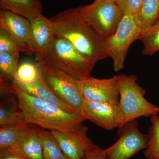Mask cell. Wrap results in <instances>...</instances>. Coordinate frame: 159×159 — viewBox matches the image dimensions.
<instances>
[{"label":"cell","instance_id":"obj_9","mask_svg":"<svg viewBox=\"0 0 159 159\" xmlns=\"http://www.w3.org/2000/svg\"><path fill=\"white\" fill-rule=\"evenodd\" d=\"M80 85L84 100L96 103L119 104V75L105 79L90 76L80 80Z\"/></svg>","mask_w":159,"mask_h":159},{"label":"cell","instance_id":"obj_28","mask_svg":"<svg viewBox=\"0 0 159 159\" xmlns=\"http://www.w3.org/2000/svg\"><path fill=\"white\" fill-rule=\"evenodd\" d=\"M0 159H24L10 149L0 150Z\"/></svg>","mask_w":159,"mask_h":159},{"label":"cell","instance_id":"obj_10","mask_svg":"<svg viewBox=\"0 0 159 159\" xmlns=\"http://www.w3.org/2000/svg\"><path fill=\"white\" fill-rule=\"evenodd\" d=\"M88 128L85 125L77 131L61 132L51 130L62 150L69 159H84L97 147L88 137Z\"/></svg>","mask_w":159,"mask_h":159},{"label":"cell","instance_id":"obj_23","mask_svg":"<svg viewBox=\"0 0 159 159\" xmlns=\"http://www.w3.org/2000/svg\"><path fill=\"white\" fill-rule=\"evenodd\" d=\"M40 77L37 64L24 61L18 67L13 82L16 84L28 85L35 82Z\"/></svg>","mask_w":159,"mask_h":159},{"label":"cell","instance_id":"obj_19","mask_svg":"<svg viewBox=\"0 0 159 159\" xmlns=\"http://www.w3.org/2000/svg\"><path fill=\"white\" fill-rule=\"evenodd\" d=\"M37 134L42 146L44 159H69L51 131L39 127Z\"/></svg>","mask_w":159,"mask_h":159},{"label":"cell","instance_id":"obj_1","mask_svg":"<svg viewBox=\"0 0 159 159\" xmlns=\"http://www.w3.org/2000/svg\"><path fill=\"white\" fill-rule=\"evenodd\" d=\"M49 19L55 34L70 43L86 59L96 63L108 57L106 40L78 7L64 10Z\"/></svg>","mask_w":159,"mask_h":159},{"label":"cell","instance_id":"obj_13","mask_svg":"<svg viewBox=\"0 0 159 159\" xmlns=\"http://www.w3.org/2000/svg\"><path fill=\"white\" fill-rule=\"evenodd\" d=\"M30 22L31 49L38 61L43 58L51 46L55 37V31L49 19L42 14Z\"/></svg>","mask_w":159,"mask_h":159},{"label":"cell","instance_id":"obj_11","mask_svg":"<svg viewBox=\"0 0 159 159\" xmlns=\"http://www.w3.org/2000/svg\"><path fill=\"white\" fill-rule=\"evenodd\" d=\"M0 29L6 31L27 54L33 53L31 44V22L6 10H0Z\"/></svg>","mask_w":159,"mask_h":159},{"label":"cell","instance_id":"obj_3","mask_svg":"<svg viewBox=\"0 0 159 159\" xmlns=\"http://www.w3.org/2000/svg\"><path fill=\"white\" fill-rule=\"evenodd\" d=\"M119 76L118 128L140 117L159 115V106L152 104L145 99L146 92L137 82L138 77L135 75L119 74Z\"/></svg>","mask_w":159,"mask_h":159},{"label":"cell","instance_id":"obj_16","mask_svg":"<svg viewBox=\"0 0 159 159\" xmlns=\"http://www.w3.org/2000/svg\"><path fill=\"white\" fill-rule=\"evenodd\" d=\"M42 7L39 0H0L1 10L11 11L30 21L42 14Z\"/></svg>","mask_w":159,"mask_h":159},{"label":"cell","instance_id":"obj_4","mask_svg":"<svg viewBox=\"0 0 159 159\" xmlns=\"http://www.w3.org/2000/svg\"><path fill=\"white\" fill-rule=\"evenodd\" d=\"M36 64L42 77L53 93L74 111L81 114L84 99L80 81L48 61H39Z\"/></svg>","mask_w":159,"mask_h":159},{"label":"cell","instance_id":"obj_12","mask_svg":"<svg viewBox=\"0 0 159 159\" xmlns=\"http://www.w3.org/2000/svg\"><path fill=\"white\" fill-rule=\"evenodd\" d=\"M81 114L86 119L106 130L118 128L119 115L116 104L84 100Z\"/></svg>","mask_w":159,"mask_h":159},{"label":"cell","instance_id":"obj_20","mask_svg":"<svg viewBox=\"0 0 159 159\" xmlns=\"http://www.w3.org/2000/svg\"><path fill=\"white\" fill-rule=\"evenodd\" d=\"M34 124L24 123L13 126H1L0 150L11 148Z\"/></svg>","mask_w":159,"mask_h":159},{"label":"cell","instance_id":"obj_17","mask_svg":"<svg viewBox=\"0 0 159 159\" xmlns=\"http://www.w3.org/2000/svg\"><path fill=\"white\" fill-rule=\"evenodd\" d=\"M15 84L19 89L26 93L37 97L45 102L56 106L67 111L70 112H74L70 107L61 101L53 93V92L49 88L48 86L47 85L45 81L43 79L41 75V77L37 81L31 84L23 85Z\"/></svg>","mask_w":159,"mask_h":159},{"label":"cell","instance_id":"obj_24","mask_svg":"<svg viewBox=\"0 0 159 159\" xmlns=\"http://www.w3.org/2000/svg\"><path fill=\"white\" fill-rule=\"evenodd\" d=\"M19 53H0V77L13 81L18 68Z\"/></svg>","mask_w":159,"mask_h":159},{"label":"cell","instance_id":"obj_15","mask_svg":"<svg viewBox=\"0 0 159 159\" xmlns=\"http://www.w3.org/2000/svg\"><path fill=\"white\" fill-rule=\"evenodd\" d=\"M26 123L16 97L11 93L1 95L0 125L13 126Z\"/></svg>","mask_w":159,"mask_h":159},{"label":"cell","instance_id":"obj_22","mask_svg":"<svg viewBox=\"0 0 159 159\" xmlns=\"http://www.w3.org/2000/svg\"><path fill=\"white\" fill-rule=\"evenodd\" d=\"M139 39L143 44V55L151 56L159 51V20L142 31Z\"/></svg>","mask_w":159,"mask_h":159},{"label":"cell","instance_id":"obj_27","mask_svg":"<svg viewBox=\"0 0 159 159\" xmlns=\"http://www.w3.org/2000/svg\"><path fill=\"white\" fill-rule=\"evenodd\" d=\"M84 159H106L104 149L97 146L91 151Z\"/></svg>","mask_w":159,"mask_h":159},{"label":"cell","instance_id":"obj_14","mask_svg":"<svg viewBox=\"0 0 159 159\" xmlns=\"http://www.w3.org/2000/svg\"><path fill=\"white\" fill-rule=\"evenodd\" d=\"M39 127L34 124L18 142L9 149L24 159H44L42 146L38 136Z\"/></svg>","mask_w":159,"mask_h":159},{"label":"cell","instance_id":"obj_26","mask_svg":"<svg viewBox=\"0 0 159 159\" xmlns=\"http://www.w3.org/2000/svg\"><path fill=\"white\" fill-rule=\"evenodd\" d=\"M122 9L124 15H134L143 0H114Z\"/></svg>","mask_w":159,"mask_h":159},{"label":"cell","instance_id":"obj_6","mask_svg":"<svg viewBox=\"0 0 159 159\" xmlns=\"http://www.w3.org/2000/svg\"><path fill=\"white\" fill-rule=\"evenodd\" d=\"M78 8L105 40L115 34L124 16L114 0H95Z\"/></svg>","mask_w":159,"mask_h":159},{"label":"cell","instance_id":"obj_8","mask_svg":"<svg viewBox=\"0 0 159 159\" xmlns=\"http://www.w3.org/2000/svg\"><path fill=\"white\" fill-rule=\"evenodd\" d=\"M137 119L119 128V139L104 149L106 159H129L140 151L145 149L148 141V134L139 130Z\"/></svg>","mask_w":159,"mask_h":159},{"label":"cell","instance_id":"obj_21","mask_svg":"<svg viewBox=\"0 0 159 159\" xmlns=\"http://www.w3.org/2000/svg\"><path fill=\"white\" fill-rule=\"evenodd\" d=\"M150 117L148 141L144 155L147 159H159V116L154 115Z\"/></svg>","mask_w":159,"mask_h":159},{"label":"cell","instance_id":"obj_7","mask_svg":"<svg viewBox=\"0 0 159 159\" xmlns=\"http://www.w3.org/2000/svg\"><path fill=\"white\" fill-rule=\"evenodd\" d=\"M142 31L137 25L133 15H124L115 34L106 39L107 57L112 60L115 72L123 69L129 48L139 39Z\"/></svg>","mask_w":159,"mask_h":159},{"label":"cell","instance_id":"obj_18","mask_svg":"<svg viewBox=\"0 0 159 159\" xmlns=\"http://www.w3.org/2000/svg\"><path fill=\"white\" fill-rule=\"evenodd\" d=\"M134 19L142 31L148 29L159 20V0H143Z\"/></svg>","mask_w":159,"mask_h":159},{"label":"cell","instance_id":"obj_5","mask_svg":"<svg viewBox=\"0 0 159 159\" xmlns=\"http://www.w3.org/2000/svg\"><path fill=\"white\" fill-rule=\"evenodd\" d=\"M42 60L48 61L80 81L91 76L96 63L86 59L70 43L56 34Z\"/></svg>","mask_w":159,"mask_h":159},{"label":"cell","instance_id":"obj_25","mask_svg":"<svg viewBox=\"0 0 159 159\" xmlns=\"http://www.w3.org/2000/svg\"><path fill=\"white\" fill-rule=\"evenodd\" d=\"M22 52L11 36L6 31L0 29V53H19Z\"/></svg>","mask_w":159,"mask_h":159},{"label":"cell","instance_id":"obj_2","mask_svg":"<svg viewBox=\"0 0 159 159\" xmlns=\"http://www.w3.org/2000/svg\"><path fill=\"white\" fill-rule=\"evenodd\" d=\"M9 93L17 98L26 123L61 132L77 131L84 126L83 122L86 119L81 114L67 111L26 93L19 89L13 81L9 87Z\"/></svg>","mask_w":159,"mask_h":159}]
</instances>
